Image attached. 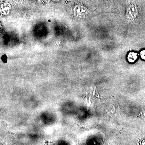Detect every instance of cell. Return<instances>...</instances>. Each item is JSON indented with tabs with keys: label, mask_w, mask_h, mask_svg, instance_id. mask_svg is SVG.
Masks as SVG:
<instances>
[{
	"label": "cell",
	"mask_w": 145,
	"mask_h": 145,
	"mask_svg": "<svg viewBox=\"0 0 145 145\" xmlns=\"http://www.w3.org/2000/svg\"><path fill=\"white\" fill-rule=\"evenodd\" d=\"M137 14V9L134 5L129 6L127 8L126 15L127 18L129 19H134L136 17Z\"/></svg>",
	"instance_id": "obj_1"
},
{
	"label": "cell",
	"mask_w": 145,
	"mask_h": 145,
	"mask_svg": "<svg viewBox=\"0 0 145 145\" xmlns=\"http://www.w3.org/2000/svg\"><path fill=\"white\" fill-rule=\"evenodd\" d=\"M75 13L78 15H84L87 12V10L86 8L81 6H78L75 7L74 9Z\"/></svg>",
	"instance_id": "obj_2"
},
{
	"label": "cell",
	"mask_w": 145,
	"mask_h": 145,
	"mask_svg": "<svg viewBox=\"0 0 145 145\" xmlns=\"http://www.w3.org/2000/svg\"><path fill=\"white\" fill-rule=\"evenodd\" d=\"M137 58V54L135 53H131L129 54L127 58L129 61L131 62H133L136 60Z\"/></svg>",
	"instance_id": "obj_3"
},
{
	"label": "cell",
	"mask_w": 145,
	"mask_h": 145,
	"mask_svg": "<svg viewBox=\"0 0 145 145\" xmlns=\"http://www.w3.org/2000/svg\"><path fill=\"white\" fill-rule=\"evenodd\" d=\"M140 56L142 59L145 60V51H143L140 53Z\"/></svg>",
	"instance_id": "obj_4"
},
{
	"label": "cell",
	"mask_w": 145,
	"mask_h": 145,
	"mask_svg": "<svg viewBox=\"0 0 145 145\" xmlns=\"http://www.w3.org/2000/svg\"><path fill=\"white\" fill-rule=\"evenodd\" d=\"M55 1H57V0H55Z\"/></svg>",
	"instance_id": "obj_5"
}]
</instances>
